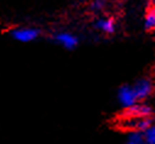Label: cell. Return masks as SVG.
Here are the masks:
<instances>
[{
  "label": "cell",
  "mask_w": 155,
  "mask_h": 144,
  "mask_svg": "<svg viewBox=\"0 0 155 144\" xmlns=\"http://www.w3.org/2000/svg\"><path fill=\"white\" fill-rule=\"evenodd\" d=\"M119 100L120 103L125 106V107H131L136 104L137 101V95L133 90V87H128V86H124L122 88H120L119 90Z\"/></svg>",
  "instance_id": "4"
},
{
  "label": "cell",
  "mask_w": 155,
  "mask_h": 144,
  "mask_svg": "<svg viewBox=\"0 0 155 144\" xmlns=\"http://www.w3.org/2000/svg\"><path fill=\"white\" fill-rule=\"evenodd\" d=\"M153 2H154V3H155V0H153Z\"/></svg>",
  "instance_id": "12"
},
{
  "label": "cell",
  "mask_w": 155,
  "mask_h": 144,
  "mask_svg": "<svg viewBox=\"0 0 155 144\" xmlns=\"http://www.w3.org/2000/svg\"><path fill=\"white\" fill-rule=\"evenodd\" d=\"M126 144H147V143L142 134H139L138 132H133L128 136Z\"/></svg>",
  "instance_id": "9"
},
{
  "label": "cell",
  "mask_w": 155,
  "mask_h": 144,
  "mask_svg": "<svg viewBox=\"0 0 155 144\" xmlns=\"http://www.w3.org/2000/svg\"><path fill=\"white\" fill-rule=\"evenodd\" d=\"M151 114V109L144 104H134L133 106L128 107L126 111V116H134V117H148Z\"/></svg>",
  "instance_id": "6"
},
{
  "label": "cell",
  "mask_w": 155,
  "mask_h": 144,
  "mask_svg": "<svg viewBox=\"0 0 155 144\" xmlns=\"http://www.w3.org/2000/svg\"><path fill=\"white\" fill-rule=\"evenodd\" d=\"M95 28L101 31L103 33H112L115 31V22L112 18H99L97 22H95Z\"/></svg>",
  "instance_id": "7"
},
{
  "label": "cell",
  "mask_w": 155,
  "mask_h": 144,
  "mask_svg": "<svg viewBox=\"0 0 155 144\" xmlns=\"http://www.w3.org/2000/svg\"><path fill=\"white\" fill-rule=\"evenodd\" d=\"M53 41L58 45H60L61 48H64L66 50L76 49L77 45H78V37L71 32H67V31H60V32L54 33Z\"/></svg>",
  "instance_id": "2"
},
{
  "label": "cell",
  "mask_w": 155,
  "mask_h": 144,
  "mask_svg": "<svg viewBox=\"0 0 155 144\" xmlns=\"http://www.w3.org/2000/svg\"><path fill=\"white\" fill-rule=\"evenodd\" d=\"M120 126L131 131H147L150 127V120L148 117H134L125 115V117L120 121Z\"/></svg>",
  "instance_id": "3"
},
{
  "label": "cell",
  "mask_w": 155,
  "mask_h": 144,
  "mask_svg": "<svg viewBox=\"0 0 155 144\" xmlns=\"http://www.w3.org/2000/svg\"><path fill=\"white\" fill-rule=\"evenodd\" d=\"M133 90H134V93L137 95V99H144L151 93L153 83L149 80H139L133 86Z\"/></svg>",
  "instance_id": "5"
},
{
  "label": "cell",
  "mask_w": 155,
  "mask_h": 144,
  "mask_svg": "<svg viewBox=\"0 0 155 144\" xmlns=\"http://www.w3.org/2000/svg\"><path fill=\"white\" fill-rule=\"evenodd\" d=\"M145 27L148 29H155V6L149 9L145 16Z\"/></svg>",
  "instance_id": "8"
},
{
  "label": "cell",
  "mask_w": 155,
  "mask_h": 144,
  "mask_svg": "<svg viewBox=\"0 0 155 144\" xmlns=\"http://www.w3.org/2000/svg\"><path fill=\"white\" fill-rule=\"evenodd\" d=\"M144 139L147 144H155V125H151L144 134Z\"/></svg>",
  "instance_id": "10"
},
{
  "label": "cell",
  "mask_w": 155,
  "mask_h": 144,
  "mask_svg": "<svg viewBox=\"0 0 155 144\" xmlns=\"http://www.w3.org/2000/svg\"><path fill=\"white\" fill-rule=\"evenodd\" d=\"M11 38L20 43H32L41 37V31L35 27H16L10 32Z\"/></svg>",
  "instance_id": "1"
},
{
  "label": "cell",
  "mask_w": 155,
  "mask_h": 144,
  "mask_svg": "<svg viewBox=\"0 0 155 144\" xmlns=\"http://www.w3.org/2000/svg\"><path fill=\"white\" fill-rule=\"evenodd\" d=\"M106 2L105 0H92L91 2V10L93 12H100L105 9Z\"/></svg>",
  "instance_id": "11"
}]
</instances>
